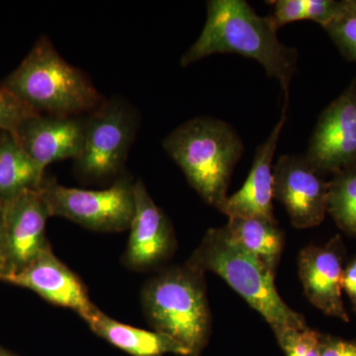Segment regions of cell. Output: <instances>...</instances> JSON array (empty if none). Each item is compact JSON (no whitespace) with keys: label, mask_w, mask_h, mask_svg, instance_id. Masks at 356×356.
I'll return each mask as SVG.
<instances>
[{"label":"cell","mask_w":356,"mask_h":356,"mask_svg":"<svg viewBox=\"0 0 356 356\" xmlns=\"http://www.w3.org/2000/svg\"><path fill=\"white\" fill-rule=\"evenodd\" d=\"M215 54H238L262 65L289 98L298 53L280 41L270 18L262 17L245 0H209L202 32L180 60L182 67Z\"/></svg>","instance_id":"obj_1"},{"label":"cell","mask_w":356,"mask_h":356,"mask_svg":"<svg viewBox=\"0 0 356 356\" xmlns=\"http://www.w3.org/2000/svg\"><path fill=\"white\" fill-rule=\"evenodd\" d=\"M187 264L203 273L222 278L248 305L259 312L274 334L308 327L305 318L283 301L275 286V273L236 242L226 227L208 229Z\"/></svg>","instance_id":"obj_2"},{"label":"cell","mask_w":356,"mask_h":356,"mask_svg":"<svg viewBox=\"0 0 356 356\" xmlns=\"http://www.w3.org/2000/svg\"><path fill=\"white\" fill-rule=\"evenodd\" d=\"M163 147L192 188L221 212L234 170L245 151L233 126L212 117H196L168 134Z\"/></svg>","instance_id":"obj_3"},{"label":"cell","mask_w":356,"mask_h":356,"mask_svg":"<svg viewBox=\"0 0 356 356\" xmlns=\"http://www.w3.org/2000/svg\"><path fill=\"white\" fill-rule=\"evenodd\" d=\"M3 88L37 113L49 116L77 117L103 103L88 77L65 62L46 37L35 44Z\"/></svg>","instance_id":"obj_4"},{"label":"cell","mask_w":356,"mask_h":356,"mask_svg":"<svg viewBox=\"0 0 356 356\" xmlns=\"http://www.w3.org/2000/svg\"><path fill=\"white\" fill-rule=\"evenodd\" d=\"M143 308L154 331L200 356L211 334V313L204 273L189 266L173 267L154 277L142 291Z\"/></svg>","instance_id":"obj_5"},{"label":"cell","mask_w":356,"mask_h":356,"mask_svg":"<svg viewBox=\"0 0 356 356\" xmlns=\"http://www.w3.org/2000/svg\"><path fill=\"white\" fill-rule=\"evenodd\" d=\"M42 193L51 217H63L98 232L130 229L135 213L134 184L119 180L103 191H86L44 180Z\"/></svg>","instance_id":"obj_6"},{"label":"cell","mask_w":356,"mask_h":356,"mask_svg":"<svg viewBox=\"0 0 356 356\" xmlns=\"http://www.w3.org/2000/svg\"><path fill=\"white\" fill-rule=\"evenodd\" d=\"M134 109L123 100L111 99L91 112L86 120L83 149L76 170L92 179L112 177L121 170L137 126Z\"/></svg>","instance_id":"obj_7"},{"label":"cell","mask_w":356,"mask_h":356,"mask_svg":"<svg viewBox=\"0 0 356 356\" xmlns=\"http://www.w3.org/2000/svg\"><path fill=\"white\" fill-rule=\"evenodd\" d=\"M40 187L2 203L0 262L4 278L19 273L50 247L44 233L50 211Z\"/></svg>","instance_id":"obj_8"},{"label":"cell","mask_w":356,"mask_h":356,"mask_svg":"<svg viewBox=\"0 0 356 356\" xmlns=\"http://www.w3.org/2000/svg\"><path fill=\"white\" fill-rule=\"evenodd\" d=\"M305 156L324 175L356 166L355 79L318 116Z\"/></svg>","instance_id":"obj_9"},{"label":"cell","mask_w":356,"mask_h":356,"mask_svg":"<svg viewBox=\"0 0 356 356\" xmlns=\"http://www.w3.org/2000/svg\"><path fill=\"white\" fill-rule=\"evenodd\" d=\"M305 154H284L273 166V199L280 201L296 229L317 227L327 215L329 181Z\"/></svg>","instance_id":"obj_10"},{"label":"cell","mask_w":356,"mask_h":356,"mask_svg":"<svg viewBox=\"0 0 356 356\" xmlns=\"http://www.w3.org/2000/svg\"><path fill=\"white\" fill-rule=\"evenodd\" d=\"M344 248L341 236L324 245H310L298 257L299 277L309 302L325 315L350 323L343 300Z\"/></svg>","instance_id":"obj_11"},{"label":"cell","mask_w":356,"mask_h":356,"mask_svg":"<svg viewBox=\"0 0 356 356\" xmlns=\"http://www.w3.org/2000/svg\"><path fill=\"white\" fill-rule=\"evenodd\" d=\"M135 213L124 261L129 268L142 271L154 268L170 259L175 252L172 224L154 203L142 180L134 184Z\"/></svg>","instance_id":"obj_12"},{"label":"cell","mask_w":356,"mask_h":356,"mask_svg":"<svg viewBox=\"0 0 356 356\" xmlns=\"http://www.w3.org/2000/svg\"><path fill=\"white\" fill-rule=\"evenodd\" d=\"M3 282L27 288L54 305L76 311L81 317L95 308L83 282L58 261L50 247L19 273L4 278Z\"/></svg>","instance_id":"obj_13"},{"label":"cell","mask_w":356,"mask_h":356,"mask_svg":"<svg viewBox=\"0 0 356 356\" xmlns=\"http://www.w3.org/2000/svg\"><path fill=\"white\" fill-rule=\"evenodd\" d=\"M84 125L86 120L79 117L36 115L26 121L14 137L44 172L51 163L79 156Z\"/></svg>","instance_id":"obj_14"},{"label":"cell","mask_w":356,"mask_h":356,"mask_svg":"<svg viewBox=\"0 0 356 356\" xmlns=\"http://www.w3.org/2000/svg\"><path fill=\"white\" fill-rule=\"evenodd\" d=\"M288 103L283 106L282 116L270 135L255 151L252 168L242 188L229 196L222 214L228 218H261L274 221L273 158L280 134L287 122Z\"/></svg>","instance_id":"obj_15"},{"label":"cell","mask_w":356,"mask_h":356,"mask_svg":"<svg viewBox=\"0 0 356 356\" xmlns=\"http://www.w3.org/2000/svg\"><path fill=\"white\" fill-rule=\"evenodd\" d=\"M91 331L115 348L132 356H188L186 350L170 337L156 331L122 324L97 308L81 317Z\"/></svg>","instance_id":"obj_16"},{"label":"cell","mask_w":356,"mask_h":356,"mask_svg":"<svg viewBox=\"0 0 356 356\" xmlns=\"http://www.w3.org/2000/svg\"><path fill=\"white\" fill-rule=\"evenodd\" d=\"M229 236L276 274L284 248L285 236L276 220L229 218Z\"/></svg>","instance_id":"obj_17"},{"label":"cell","mask_w":356,"mask_h":356,"mask_svg":"<svg viewBox=\"0 0 356 356\" xmlns=\"http://www.w3.org/2000/svg\"><path fill=\"white\" fill-rule=\"evenodd\" d=\"M43 181L44 172L13 134L0 133V202L39 188Z\"/></svg>","instance_id":"obj_18"},{"label":"cell","mask_w":356,"mask_h":356,"mask_svg":"<svg viewBox=\"0 0 356 356\" xmlns=\"http://www.w3.org/2000/svg\"><path fill=\"white\" fill-rule=\"evenodd\" d=\"M327 214L343 233L356 236V166L336 173L329 180Z\"/></svg>","instance_id":"obj_19"},{"label":"cell","mask_w":356,"mask_h":356,"mask_svg":"<svg viewBox=\"0 0 356 356\" xmlns=\"http://www.w3.org/2000/svg\"><path fill=\"white\" fill-rule=\"evenodd\" d=\"M324 29L341 56L356 63V0H341L337 15Z\"/></svg>","instance_id":"obj_20"},{"label":"cell","mask_w":356,"mask_h":356,"mask_svg":"<svg viewBox=\"0 0 356 356\" xmlns=\"http://www.w3.org/2000/svg\"><path fill=\"white\" fill-rule=\"evenodd\" d=\"M276 339L286 356H320L323 334L311 327L288 330Z\"/></svg>","instance_id":"obj_21"},{"label":"cell","mask_w":356,"mask_h":356,"mask_svg":"<svg viewBox=\"0 0 356 356\" xmlns=\"http://www.w3.org/2000/svg\"><path fill=\"white\" fill-rule=\"evenodd\" d=\"M40 115L6 88H0V132L15 136L26 121Z\"/></svg>","instance_id":"obj_22"},{"label":"cell","mask_w":356,"mask_h":356,"mask_svg":"<svg viewBox=\"0 0 356 356\" xmlns=\"http://www.w3.org/2000/svg\"><path fill=\"white\" fill-rule=\"evenodd\" d=\"M268 3L273 7L269 18L276 30L290 23L306 20L305 0H275Z\"/></svg>","instance_id":"obj_23"},{"label":"cell","mask_w":356,"mask_h":356,"mask_svg":"<svg viewBox=\"0 0 356 356\" xmlns=\"http://www.w3.org/2000/svg\"><path fill=\"white\" fill-rule=\"evenodd\" d=\"M306 20L313 21L322 26L329 24L339 10L337 0H305Z\"/></svg>","instance_id":"obj_24"},{"label":"cell","mask_w":356,"mask_h":356,"mask_svg":"<svg viewBox=\"0 0 356 356\" xmlns=\"http://www.w3.org/2000/svg\"><path fill=\"white\" fill-rule=\"evenodd\" d=\"M320 356H356V341L323 334Z\"/></svg>","instance_id":"obj_25"},{"label":"cell","mask_w":356,"mask_h":356,"mask_svg":"<svg viewBox=\"0 0 356 356\" xmlns=\"http://www.w3.org/2000/svg\"><path fill=\"white\" fill-rule=\"evenodd\" d=\"M343 292L350 299L353 311L356 315V255L344 266Z\"/></svg>","instance_id":"obj_26"},{"label":"cell","mask_w":356,"mask_h":356,"mask_svg":"<svg viewBox=\"0 0 356 356\" xmlns=\"http://www.w3.org/2000/svg\"><path fill=\"white\" fill-rule=\"evenodd\" d=\"M0 356H18L10 353V351L4 350V348H0Z\"/></svg>","instance_id":"obj_27"},{"label":"cell","mask_w":356,"mask_h":356,"mask_svg":"<svg viewBox=\"0 0 356 356\" xmlns=\"http://www.w3.org/2000/svg\"><path fill=\"white\" fill-rule=\"evenodd\" d=\"M4 276H6V271H4L3 266H2L1 262H0V281L3 280Z\"/></svg>","instance_id":"obj_28"},{"label":"cell","mask_w":356,"mask_h":356,"mask_svg":"<svg viewBox=\"0 0 356 356\" xmlns=\"http://www.w3.org/2000/svg\"><path fill=\"white\" fill-rule=\"evenodd\" d=\"M2 227V203L0 202V234H1Z\"/></svg>","instance_id":"obj_29"},{"label":"cell","mask_w":356,"mask_h":356,"mask_svg":"<svg viewBox=\"0 0 356 356\" xmlns=\"http://www.w3.org/2000/svg\"><path fill=\"white\" fill-rule=\"evenodd\" d=\"M355 83H356V76L355 77Z\"/></svg>","instance_id":"obj_30"},{"label":"cell","mask_w":356,"mask_h":356,"mask_svg":"<svg viewBox=\"0 0 356 356\" xmlns=\"http://www.w3.org/2000/svg\"><path fill=\"white\" fill-rule=\"evenodd\" d=\"M0 133H1V132H0Z\"/></svg>","instance_id":"obj_31"}]
</instances>
